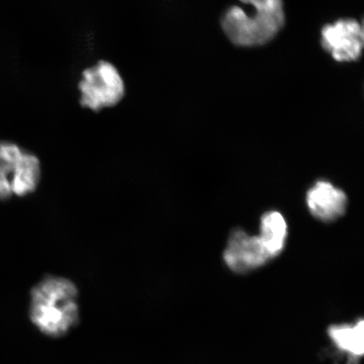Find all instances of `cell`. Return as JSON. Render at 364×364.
<instances>
[{
	"instance_id": "6da1fadb",
	"label": "cell",
	"mask_w": 364,
	"mask_h": 364,
	"mask_svg": "<svg viewBox=\"0 0 364 364\" xmlns=\"http://www.w3.org/2000/svg\"><path fill=\"white\" fill-rule=\"evenodd\" d=\"M31 324L52 339L65 338L80 322V290L65 277L48 275L30 291Z\"/></svg>"
},
{
	"instance_id": "7a4b0ae2",
	"label": "cell",
	"mask_w": 364,
	"mask_h": 364,
	"mask_svg": "<svg viewBox=\"0 0 364 364\" xmlns=\"http://www.w3.org/2000/svg\"><path fill=\"white\" fill-rule=\"evenodd\" d=\"M223 14V31L236 47H261L283 30L286 16L283 0H239Z\"/></svg>"
},
{
	"instance_id": "3957f363",
	"label": "cell",
	"mask_w": 364,
	"mask_h": 364,
	"mask_svg": "<svg viewBox=\"0 0 364 364\" xmlns=\"http://www.w3.org/2000/svg\"><path fill=\"white\" fill-rule=\"evenodd\" d=\"M42 178V165L34 154L11 142L0 143V199L33 193Z\"/></svg>"
},
{
	"instance_id": "277c9868",
	"label": "cell",
	"mask_w": 364,
	"mask_h": 364,
	"mask_svg": "<svg viewBox=\"0 0 364 364\" xmlns=\"http://www.w3.org/2000/svg\"><path fill=\"white\" fill-rule=\"evenodd\" d=\"M78 90L81 107L94 112L116 107L126 95L120 72L112 63L105 60L82 72Z\"/></svg>"
},
{
	"instance_id": "5b68a950",
	"label": "cell",
	"mask_w": 364,
	"mask_h": 364,
	"mask_svg": "<svg viewBox=\"0 0 364 364\" xmlns=\"http://www.w3.org/2000/svg\"><path fill=\"white\" fill-rule=\"evenodd\" d=\"M321 43L334 60L351 63L359 60L363 48V26L351 18H343L322 27Z\"/></svg>"
},
{
	"instance_id": "8992f818",
	"label": "cell",
	"mask_w": 364,
	"mask_h": 364,
	"mask_svg": "<svg viewBox=\"0 0 364 364\" xmlns=\"http://www.w3.org/2000/svg\"><path fill=\"white\" fill-rule=\"evenodd\" d=\"M223 258L227 267L236 274H247L272 261L260 237L242 230L232 232Z\"/></svg>"
},
{
	"instance_id": "52a82bcc",
	"label": "cell",
	"mask_w": 364,
	"mask_h": 364,
	"mask_svg": "<svg viewBox=\"0 0 364 364\" xmlns=\"http://www.w3.org/2000/svg\"><path fill=\"white\" fill-rule=\"evenodd\" d=\"M307 206L314 217L323 222H333L344 215L348 198L343 190L331 182L318 181L306 195Z\"/></svg>"
},
{
	"instance_id": "ba28073f",
	"label": "cell",
	"mask_w": 364,
	"mask_h": 364,
	"mask_svg": "<svg viewBox=\"0 0 364 364\" xmlns=\"http://www.w3.org/2000/svg\"><path fill=\"white\" fill-rule=\"evenodd\" d=\"M259 237L272 260L279 257L288 238V225L283 215L277 211L266 213L262 217Z\"/></svg>"
},
{
	"instance_id": "9c48e42d",
	"label": "cell",
	"mask_w": 364,
	"mask_h": 364,
	"mask_svg": "<svg viewBox=\"0 0 364 364\" xmlns=\"http://www.w3.org/2000/svg\"><path fill=\"white\" fill-rule=\"evenodd\" d=\"M363 325L360 320L351 325L331 326L328 329L329 338L339 351L358 359L363 357L364 351Z\"/></svg>"
}]
</instances>
